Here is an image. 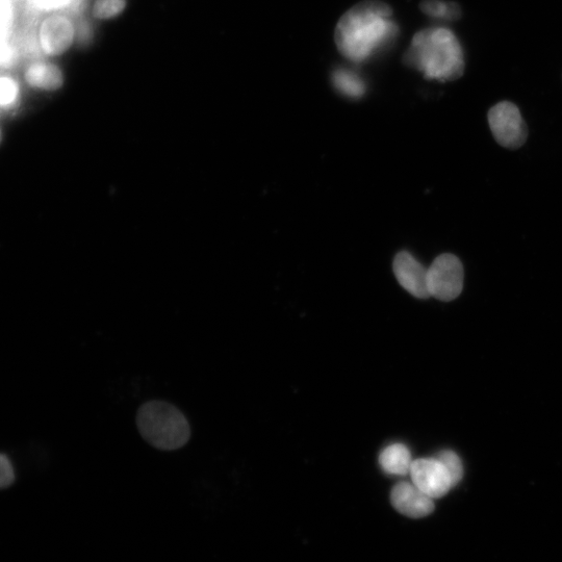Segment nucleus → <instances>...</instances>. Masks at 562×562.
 <instances>
[{
    "mask_svg": "<svg viewBox=\"0 0 562 562\" xmlns=\"http://www.w3.org/2000/svg\"><path fill=\"white\" fill-rule=\"evenodd\" d=\"M393 15V9L380 0H364L352 7L335 31L339 53L353 63H364L386 50L400 34Z\"/></svg>",
    "mask_w": 562,
    "mask_h": 562,
    "instance_id": "1",
    "label": "nucleus"
},
{
    "mask_svg": "<svg viewBox=\"0 0 562 562\" xmlns=\"http://www.w3.org/2000/svg\"><path fill=\"white\" fill-rule=\"evenodd\" d=\"M407 67L414 68L429 81L454 82L466 69L461 42L447 28H428L418 32L403 57Z\"/></svg>",
    "mask_w": 562,
    "mask_h": 562,
    "instance_id": "2",
    "label": "nucleus"
},
{
    "mask_svg": "<svg viewBox=\"0 0 562 562\" xmlns=\"http://www.w3.org/2000/svg\"><path fill=\"white\" fill-rule=\"evenodd\" d=\"M136 421L142 438L159 450L181 449L191 438L186 416L180 408L165 401L152 400L142 404Z\"/></svg>",
    "mask_w": 562,
    "mask_h": 562,
    "instance_id": "3",
    "label": "nucleus"
},
{
    "mask_svg": "<svg viewBox=\"0 0 562 562\" xmlns=\"http://www.w3.org/2000/svg\"><path fill=\"white\" fill-rule=\"evenodd\" d=\"M496 142L507 149H519L527 141L528 129L519 108L507 100L498 102L488 113Z\"/></svg>",
    "mask_w": 562,
    "mask_h": 562,
    "instance_id": "4",
    "label": "nucleus"
},
{
    "mask_svg": "<svg viewBox=\"0 0 562 562\" xmlns=\"http://www.w3.org/2000/svg\"><path fill=\"white\" fill-rule=\"evenodd\" d=\"M464 277L461 260L450 253L440 255L428 269L430 297L446 302L456 299L463 292Z\"/></svg>",
    "mask_w": 562,
    "mask_h": 562,
    "instance_id": "5",
    "label": "nucleus"
},
{
    "mask_svg": "<svg viewBox=\"0 0 562 562\" xmlns=\"http://www.w3.org/2000/svg\"><path fill=\"white\" fill-rule=\"evenodd\" d=\"M75 39V24L66 15H50L40 25L39 45L42 53L48 58H59L68 53Z\"/></svg>",
    "mask_w": 562,
    "mask_h": 562,
    "instance_id": "6",
    "label": "nucleus"
},
{
    "mask_svg": "<svg viewBox=\"0 0 562 562\" xmlns=\"http://www.w3.org/2000/svg\"><path fill=\"white\" fill-rule=\"evenodd\" d=\"M410 475L416 487L433 500L446 496L453 488L448 472L437 458L416 459Z\"/></svg>",
    "mask_w": 562,
    "mask_h": 562,
    "instance_id": "7",
    "label": "nucleus"
},
{
    "mask_svg": "<svg viewBox=\"0 0 562 562\" xmlns=\"http://www.w3.org/2000/svg\"><path fill=\"white\" fill-rule=\"evenodd\" d=\"M393 269L398 283L408 293L419 299L430 297L427 281L428 269L410 252H399L394 260Z\"/></svg>",
    "mask_w": 562,
    "mask_h": 562,
    "instance_id": "8",
    "label": "nucleus"
},
{
    "mask_svg": "<svg viewBox=\"0 0 562 562\" xmlns=\"http://www.w3.org/2000/svg\"><path fill=\"white\" fill-rule=\"evenodd\" d=\"M391 502L397 512L413 519L427 517L434 510L433 499L410 482L395 485L391 493Z\"/></svg>",
    "mask_w": 562,
    "mask_h": 562,
    "instance_id": "9",
    "label": "nucleus"
},
{
    "mask_svg": "<svg viewBox=\"0 0 562 562\" xmlns=\"http://www.w3.org/2000/svg\"><path fill=\"white\" fill-rule=\"evenodd\" d=\"M24 81L35 90L56 92L63 88L65 74L54 62L36 61L24 70Z\"/></svg>",
    "mask_w": 562,
    "mask_h": 562,
    "instance_id": "10",
    "label": "nucleus"
},
{
    "mask_svg": "<svg viewBox=\"0 0 562 562\" xmlns=\"http://www.w3.org/2000/svg\"><path fill=\"white\" fill-rule=\"evenodd\" d=\"M413 463L411 451L403 444L391 445L379 456L381 469L390 475L410 474Z\"/></svg>",
    "mask_w": 562,
    "mask_h": 562,
    "instance_id": "11",
    "label": "nucleus"
},
{
    "mask_svg": "<svg viewBox=\"0 0 562 562\" xmlns=\"http://www.w3.org/2000/svg\"><path fill=\"white\" fill-rule=\"evenodd\" d=\"M331 80L338 92L348 98L360 99L366 93V85L361 76L349 69H336Z\"/></svg>",
    "mask_w": 562,
    "mask_h": 562,
    "instance_id": "12",
    "label": "nucleus"
},
{
    "mask_svg": "<svg viewBox=\"0 0 562 562\" xmlns=\"http://www.w3.org/2000/svg\"><path fill=\"white\" fill-rule=\"evenodd\" d=\"M420 10L431 18L457 21L463 17L462 7L447 0H422Z\"/></svg>",
    "mask_w": 562,
    "mask_h": 562,
    "instance_id": "13",
    "label": "nucleus"
},
{
    "mask_svg": "<svg viewBox=\"0 0 562 562\" xmlns=\"http://www.w3.org/2000/svg\"><path fill=\"white\" fill-rule=\"evenodd\" d=\"M129 6V0H95L92 16L98 21H111L121 16Z\"/></svg>",
    "mask_w": 562,
    "mask_h": 562,
    "instance_id": "14",
    "label": "nucleus"
},
{
    "mask_svg": "<svg viewBox=\"0 0 562 562\" xmlns=\"http://www.w3.org/2000/svg\"><path fill=\"white\" fill-rule=\"evenodd\" d=\"M20 98V85L10 75L0 76V109L9 110Z\"/></svg>",
    "mask_w": 562,
    "mask_h": 562,
    "instance_id": "15",
    "label": "nucleus"
},
{
    "mask_svg": "<svg viewBox=\"0 0 562 562\" xmlns=\"http://www.w3.org/2000/svg\"><path fill=\"white\" fill-rule=\"evenodd\" d=\"M436 458L439 459L448 472L452 482V487H456V485L461 482L464 477V467L461 458H459V456L451 450L440 452Z\"/></svg>",
    "mask_w": 562,
    "mask_h": 562,
    "instance_id": "16",
    "label": "nucleus"
},
{
    "mask_svg": "<svg viewBox=\"0 0 562 562\" xmlns=\"http://www.w3.org/2000/svg\"><path fill=\"white\" fill-rule=\"evenodd\" d=\"M18 60V50L9 39V36H0V68H14Z\"/></svg>",
    "mask_w": 562,
    "mask_h": 562,
    "instance_id": "17",
    "label": "nucleus"
},
{
    "mask_svg": "<svg viewBox=\"0 0 562 562\" xmlns=\"http://www.w3.org/2000/svg\"><path fill=\"white\" fill-rule=\"evenodd\" d=\"M13 0H0V36H9L14 24Z\"/></svg>",
    "mask_w": 562,
    "mask_h": 562,
    "instance_id": "18",
    "label": "nucleus"
},
{
    "mask_svg": "<svg viewBox=\"0 0 562 562\" xmlns=\"http://www.w3.org/2000/svg\"><path fill=\"white\" fill-rule=\"evenodd\" d=\"M15 473L10 459L0 454V489H6L14 482Z\"/></svg>",
    "mask_w": 562,
    "mask_h": 562,
    "instance_id": "19",
    "label": "nucleus"
},
{
    "mask_svg": "<svg viewBox=\"0 0 562 562\" xmlns=\"http://www.w3.org/2000/svg\"><path fill=\"white\" fill-rule=\"evenodd\" d=\"M0 141H2V132H0Z\"/></svg>",
    "mask_w": 562,
    "mask_h": 562,
    "instance_id": "20",
    "label": "nucleus"
}]
</instances>
